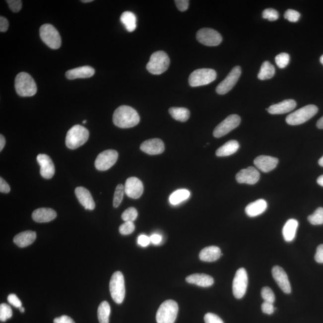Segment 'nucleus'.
Here are the masks:
<instances>
[{"label":"nucleus","instance_id":"nucleus-48","mask_svg":"<svg viewBox=\"0 0 323 323\" xmlns=\"http://www.w3.org/2000/svg\"><path fill=\"white\" fill-rule=\"evenodd\" d=\"M261 310H262L263 313L270 315V314H272L274 312L275 308L273 304L270 303V302H264L261 305Z\"/></svg>","mask_w":323,"mask_h":323},{"label":"nucleus","instance_id":"nucleus-33","mask_svg":"<svg viewBox=\"0 0 323 323\" xmlns=\"http://www.w3.org/2000/svg\"><path fill=\"white\" fill-rule=\"evenodd\" d=\"M275 72L274 66L269 61H264L261 66L258 77L261 80L270 79L273 77Z\"/></svg>","mask_w":323,"mask_h":323},{"label":"nucleus","instance_id":"nucleus-51","mask_svg":"<svg viewBox=\"0 0 323 323\" xmlns=\"http://www.w3.org/2000/svg\"><path fill=\"white\" fill-rule=\"evenodd\" d=\"M150 242V238L146 235H141L138 238V244L142 247H147Z\"/></svg>","mask_w":323,"mask_h":323},{"label":"nucleus","instance_id":"nucleus-57","mask_svg":"<svg viewBox=\"0 0 323 323\" xmlns=\"http://www.w3.org/2000/svg\"><path fill=\"white\" fill-rule=\"evenodd\" d=\"M317 127L319 129H323V116L317 121Z\"/></svg>","mask_w":323,"mask_h":323},{"label":"nucleus","instance_id":"nucleus-14","mask_svg":"<svg viewBox=\"0 0 323 323\" xmlns=\"http://www.w3.org/2000/svg\"><path fill=\"white\" fill-rule=\"evenodd\" d=\"M241 68L240 66H236L233 68L227 77L217 86L216 92L218 94L225 95L234 88L241 76Z\"/></svg>","mask_w":323,"mask_h":323},{"label":"nucleus","instance_id":"nucleus-56","mask_svg":"<svg viewBox=\"0 0 323 323\" xmlns=\"http://www.w3.org/2000/svg\"><path fill=\"white\" fill-rule=\"evenodd\" d=\"M5 144V139L2 134L0 135V151L3 149Z\"/></svg>","mask_w":323,"mask_h":323},{"label":"nucleus","instance_id":"nucleus-47","mask_svg":"<svg viewBox=\"0 0 323 323\" xmlns=\"http://www.w3.org/2000/svg\"><path fill=\"white\" fill-rule=\"evenodd\" d=\"M7 301L11 305L16 308H20L22 307V302L15 294H10L7 297Z\"/></svg>","mask_w":323,"mask_h":323},{"label":"nucleus","instance_id":"nucleus-26","mask_svg":"<svg viewBox=\"0 0 323 323\" xmlns=\"http://www.w3.org/2000/svg\"><path fill=\"white\" fill-rule=\"evenodd\" d=\"M222 252L219 247L209 246L205 247L200 252L199 257L200 260L206 262H212L219 259L222 256Z\"/></svg>","mask_w":323,"mask_h":323},{"label":"nucleus","instance_id":"nucleus-62","mask_svg":"<svg viewBox=\"0 0 323 323\" xmlns=\"http://www.w3.org/2000/svg\"><path fill=\"white\" fill-rule=\"evenodd\" d=\"M320 62H321V63H322V64H323V55H322V56L321 57V58H320Z\"/></svg>","mask_w":323,"mask_h":323},{"label":"nucleus","instance_id":"nucleus-4","mask_svg":"<svg viewBox=\"0 0 323 323\" xmlns=\"http://www.w3.org/2000/svg\"><path fill=\"white\" fill-rule=\"evenodd\" d=\"M170 64V58L164 51H158L151 55L146 68L150 73L160 75L167 70Z\"/></svg>","mask_w":323,"mask_h":323},{"label":"nucleus","instance_id":"nucleus-8","mask_svg":"<svg viewBox=\"0 0 323 323\" xmlns=\"http://www.w3.org/2000/svg\"><path fill=\"white\" fill-rule=\"evenodd\" d=\"M110 292L112 298L116 304L123 302L125 296V280L120 271L113 273L110 282Z\"/></svg>","mask_w":323,"mask_h":323},{"label":"nucleus","instance_id":"nucleus-61","mask_svg":"<svg viewBox=\"0 0 323 323\" xmlns=\"http://www.w3.org/2000/svg\"><path fill=\"white\" fill-rule=\"evenodd\" d=\"M19 310H20V312H21L22 313H24L25 308L24 307H21L19 308Z\"/></svg>","mask_w":323,"mask_h":323},{"label":"nucleus","instance_id":"nucleus-32","mask_svg":"<svg viewBox=\"0 0 323 323\" xmlns=\"http://www.w3.org/2000/svg\"><path fill=\"white\" fill-rule=\"evenodd\" d=\"M169 113L175 120L182 122L187 121L191 115L189 110L183 107L170 108L169 109Z\"/></svg>","mask_w":323,"mask_h":323},{"label":"nucleus","instance_id":"nucleus-44","mask_svg":"<svg viewBox=\"0 0 323 323\" xmlns=\"http://www.w3.org/2000/svg\"><path fill=\"white\" fill-rule=\"evenodd\" d=\"M300 17H301V14L295 10L289 9L284 13V18L291 22H298Z\"/></svg>","mask_w":323,"mask_h":323},{"label":"nucleus","instance_id":"nucleus-22","mask_svg":"<svg viewBox=\"0 0 323 323\" xmlns=\"http://www.w3.org/2000/svg\"><path fill=\"white\" fill-rule=\"evenodd\" d=\"M296 106V102L295 100L289 99V100H284L281 103L272 105L267 110L271 115L285 114V113L292 112L295 109Z\"/></svg>","mask_w":323,"mask_h":323},{"label":"nucleus","instance_id":"nucleus-9","mask_svg":"<svg viewBox=\"0 0 323 323\" xmlns=\"http://www.w3.org/2000/svg\"><path fill=\"white\" fill-rule=\"evenodd\" d=\"M41 39L48 47L58 49L61 46V38L59 32L53 25L45 24L40 28Z\"/></svg>","mask_w":323,"mask_h":323},{"label":"nucleus","instance_id":"nucleus-45","mask_svg":"<svg viewBox=\"0 0 323 323\" xmlns=\"http://www.w3.org/2000/svg\"><path fill=\"white\" fill-rule=\"evenodd\" d=\"M7 2L10 10L13 12L17 13L21 10L22 2L20 0H8Z\"/></svg>","mask_w":323,"mask_h":323},{"label":"nucleus","instance_id":"nucleus-49","mask_svg":"<svg viewBox=\"0 0 323 323\" xmlns=\"http://www.w3.org/2000/svg\"><path fill=\"white\" fill-rule=\"evenodd\" d=\"M175 3L180 11H185L188 10L189 1L188 0H176Z\"/></svg>","mask_w":323,"mask_h":323},{"label":"nucleus","instance_id":"nucleus-34","mask_svg":"<svg viewBox=\"0 0 323 323\" xmlns=\"http://www.w3.org/2000/svg\"><path fill=\"white\" fill-rule=\"evenodd\" d=\"M190 195V192L187 189H179L171 194L169 200L172 205H176L188 199Z\"/></svg>","mask_w":323,"mask_h":323},{"label":"nucleus","instance_id":"nucleus-10","mask_svg":"<svg viewBox=\"0 0 323 323\" xmlns=\"http://www.w3.org/2000/svg\"><path fill=\"white\" fill-rule=\"evenodd\" d=\"M249 279L246 270L243 267L238 269L233 281V294L237 299L243 298L247 292Z\"/></svg>","mask_w":323,"mask_h":323},{"label":"nucleus","instance_id":"nucleus-39","mask_svg":"<svg viewBox=\"0 0 323 323\" xmlns=\"http://www.w3.org/2000/svg\"><path fill=\"white\" fill-rule=\"evenodd\" d=\"M138 217L137 210L135 208L130 207L125 210L122 214V219L125 222H133Z\"/></svg>","mask_w":323,"mask_h":323},{"label":"nucleus","instance_id":"nucleus-17","mask_svg":"<svg viewBox=\"0 0 323 323\" xmlns=\"http://www.w3.org/2000/svg\"><path fill=\"white\" fill-rule=\"evenodd\" d=\"M40 166V174L45 179H51L55 173V165L50 157L45 154H40L37 157Z\"/></svg>","mask_w":323,"mask_h":323},{"label":"nucleus","instance_id":"nucleus-36","mask_svg":"<svg viewBox=\"0 0 323 323\" xmlns=\"http://www.w3.org/2000/svg\"><path fill=\"white\" fill-rule=\"evenodd\" d=\"M308 222L313 225H321L323 224V208L316 209L313 214L308 217Z\"/></svg>","mask_w":323,"mask_h":323},{"label":"nucleus","instance_id":"nucleus-16","mask_svg":"<svg viewBox=\"0 0 323 323\" xmlns=\"http://www.w3.org/2000/svg\"><path fill=\"white\" fill-rule=\"evenodd\" d=\"M260 173L255 167H250L241 170L236 175V180L240 184L255 185L259 180Z\"/></svg>","mask_w":323,"mask_h":323},{"label":"nucleus","instance_id":"nucleus-37","mask_svg":"<svg viewBox=\"0 0 323 323\" xmlns=\"http://www.w3.org/2000/svg\"><path fill=\"white\" fill-rule=\"evenodd\" d=\"M125 193V186L121 184L117 186L115 192L114 197H113V206L115 208H118L121 205Z\"/></svg>","mask_w":323,"mask_h":323},{"label":"nucleus","instance_id":"nucleus-41","mask_svg":"<svg viewBox=\"0 0 323 323\" xmlns=\"http://www.w3.org/2000/svg\"><path fill=\"white\" fill-rule=\"evenodd\" d=\"M261 295L262 297L264 302H270L273 304L275 302V297L273 291L269 287H264L262 288L261 292Z\"/></svg>","mask_w":323,"mask_h":323},{"label":"nucleus","instance_id":"nucleus-1","mask_svg":"<svg viewBox=\"0 0 323 323\" xmlns=\"http://www.w3.org/2000/svg\"><path fill=\"white\" fill-rule=\"evenodd\" d=\"M140 118L137 112L131 107L122 106L115 110L113 116V123L121 128L134 127L139 124Z\"/></svg>","mask_w":323,"mask_h":323},{"label":"nucleus","instance_id":"nucleus-29","mask_svg":"<svg viewBox=\"0 0 323 323\" xmlns=\"http://www.w3.org/2000/svg\"><path fill=\"white\" fill-rule=\"evenodd\" d=\"M298 227V220L292 219L287 221L283 229V235L285 241L291 242L295 239Z\"/></svg>","mask_w":323,"mask_h":323},{"label":"nucleus","instance_id":"nucleus-35","mask_svg":"<svg viewBox=\"0 0 323 323\" xmlns=\"http://www.w3.org/2000/svg\"><path fill=\"white\" fill-rule=\"evenodd\" d=\"M111 308L107 301L101 302L98 308V319L100 323H109Z\"/></svg>","mask_w":323,"mask_h":323},{"label":"nucleus","instance_id":"nucleus-20","mask_svg":"<svg viewBox=\"0 0 323 323\" xmlns=\"http://www.w3.org/2000/svg\"><path fill=\"white\" fill-rule=\"evenodd\" d=\"M254 164L258 170L263 173H269L276 167L278 159L274 157L261 155L255 159Z\"/></svg>","mask_w":323,"mask_h":323},{"label":"nucleus","instance_id":"nucleus-55","mask_svg":"<svg viewBox=\"0 0 323 323\" xmlns=\"http://www.w3.org/2000/svg\"><path fill=\"white\" fill-rule=\"evenodd\" d=\"M151 242L153 244H159L161 243L162 237L159 234H153L150 237Z\"/></svg>","mask_w":323,"mask_h":323},{"label":"nucleus","instance_id":"nucleus-28","mask_svg":"<svg viewBox=\"0 0 323 323\" xmlns=\"http://www.w3.org/2000/svg\"><path fill=\"white\" fill-rule=\"evenodd\" d=\"M267 207V202L265 200L260 199L256 201L249 203L246 206V212L250 217H255L263 214Z\"/></svg>","mask_w":323,"mask_h":323},{"label":"nucleus","instance_id":"nucleus-30","mask_svg":"<svg viewBox=\"0 0 323 323\" xmlns=\"http://www.w3.org/2000/svg\"><path fill=\"white\" fill-rule=\"evenodd\" d=\"M240 144L236 140L229 141L218 148L215 155L218 157L228 156L233 155L239 149Z\"/></svg>","mask_w":323,"mask_h":323},{"label":"nucleus","instance_id":"nucleus-5","mask_svg":"<svg viewBox=\"0 0 323 323\" xmlns=\"http://www.w3.org/2000/svg\"><path fill=\"white\" fill-rule=\"evenodd\" d=\"M179 312V306L173 300H168L162 303L157 312L158 323H174Z\"/></svg>","mask_w":323,"mask_h":323},{"label":"nucleus","instance_id":"nucleus-63","mask_svg":"<svg viewBox=\"0 0 323 323\" xmlns=\"http://www.w3.org/2000/svg\"><path fill=\"white\" fill-rule=\"evenodd\" d=\"M86 122H87L86 120H85V121H83V124H85L86 123Z\"/></svg>","mask_w":323,"mask_h":323},{"label":"nucleus","instance_id":"nucleus-21","mask_svg":"<svg viewBox=\"0 0 323 323\" xmlns=\"http://www.w3.org/2000/svg\"><path fill=\"white\" fill-rule=\"evenodd\" d=\"M75 194L78 201L84 206V208L88 209V210H93L95 209L94 200L88 189L83 187H78L75 189Z\"/></svg>","mask_w":323,"mask_h":323},{"label":"nucleus","instance_id":"nucleus-2","mask_svg":"<svg viewBox=\"0 0 323 323\" xmlns=\"http://www.w3.org/2000/svg\"><path fill=\"white\" fill-rule=\"evenodd\" d=\"M16 92L20 97H30L36 95L37 88L33 78L27 72H20L14 82Z\"/></svg>","mask_w":323,"mask_h":323},{"label":"nucleus","instance_id":"nucleus-58","mask_svg":"<svg viewBox=\"0 0 323 323\" xmlns=\"http://www.w3.org/2000/svg\"><path fill=\"white\" fill-rule=\"evenodd\" d=\"M317 183L320 186H322L323 187V174L322 176H320L318 179H317Z\"/></svg>","mask_w":323,"mask_h":323},{"label":"nucleus","instance_id":"nucleus-12","mask_svg":"<svg viewBox=\"0 0 323 323\" xmlns=\"http://www.w3.org/2000/svg\"><path fill=\"white\" fill-rule=\"evenodd\" d=\"M240 123L241 118L239 116L230 115L215 127L213 135L215 138L222 137L239 126Z\"/></svg>","mask_w":323,"mask_h":323},{"label":"nucleus","instance_id":"nucleus-31","mask_svg":"<svg viewBox=\"0 0 323 323\" xmlns=\"http://www.w3.org/2000/svg\"><path fill=\"white\" fill-rule=\"evenodd\" d=\"M121 21L127 30L133 32L136 28V17L134 13L130 11H125L121 16Z\"/></svg>","mask_w":323,"mask_h":323},{"label":"nucleus","instance_id":"nucleus-13","mask_svg":"<svg viewBox=\"0 0 323 323\" xmlns=\"http://www.w3.org/2000/svg\"><path fill=\"white\" fill-rule=\"evenodd\" d=\"M118 153L114 150H107L99 154L95 160V166L98 171H107L116 164Z\"/></svg>","mask_w":323,"mask_h":323},{"label":"nucleus","instance_id":"nucleus-38","mask_svg":"<svg viewBox=\"0 0 323 323\" xmlns=\"http://www.w3.org/2000/svg\"><path fill=\"white\" fill-rule=\"evenodd\" d=\"M12 310H11L9 305L6 304H1L0 305V320H1V322L7 321L8 319L12 317Z\"/></svg>","mask_w":323,"mask_h":323},{"label":"nucleus","instance_id":"nucleus-6","mask_svg":"<svg viewBox=\"0 0 323 323\" xmlns=\"http://www.w3.org/2000/svg\"><path fill=\"white\" fill-rule=\"evenodd\" d=\"M318 107L310 104L301 108L287 116L286 121L290 125H299L305 123L318 112Z\"/></svg>","mask_w":323,"mask_h":323},{"label":"nucleus","instance_id":"nucleus-18","mask_svg":"<svg viewBox=\"0 0 323 323\" xmlns=\"http://www.w3.org/2000/svg\"><path fill=\"white\" fill-rule=\"evenodd\" d=\"M272 274L276 283L284 293L289 294L292 292V288L287 273L282 267L279 266L273 267Z\"/></svg>","mask_w":323,"mask_h":323},{"label":"nucleus","instance_id":"nucleus-52","mask_svg":"<svg viewBox=\"0 0 323 323\" xmlns=\"http://www.w3.org/2000/svg\"><path fill=\"white\" fill-rule=\"evenodd\" d=\"M10 191V188L7 183L1 177L0 178V192L3 194L9 193Z\"/></svg>","mask_w":323,"mask_h":323},{"label":"nucleus","instance_id":"nucleus-7","mask_svg":"<svg viewBox=\"0 0 323 323\" xmlns=\"http://www.w3.org/2000/svg\"><path fill=\"white\" fill-rule=\"evenodd\" d=\"M217 77V73L214 69L200 68L192 72L189 78V83L192 87L206 85L212 82Z\"/></svg>","mask_w":323,"mask_h":323},{"label":"nucleus","instance_id":"nucleus-43","mask_svg":"<svg viewBox=\"0 0 323 323\" xmlns=\"http://www.w3.org/2000/svg\"><path fill=\"white\" fill-rule=\"evenodd\" d=\"M263 17L264 19H267L269 21H275L278 19L279 14L277 11L273 8H266L263 11Z\"/></svg>","mask_w":323,"mask_h":323},{"label":"nucleus","instance_id":"nucleus-27","mask_svg":"<svg viewBox=\"0 0 323 323\" xmlns=\"http://www.w3.org/2000/svg\"><path fill=\"white\" fill-rule=\"evenodd\" d=\"M37 237L36 233L27 231L19 233L14 237L13 242L20 248H24L33 244Z\"/></svg>","mask_w":323,"mask_h":323},{"label":"nucleus","instance_id":"nucleus-25","mask_svg":"<svg viewBox=\"0 0 323 323\" xmlns=\"http://www.w3.org/2000/svg\"><path fill=\"white\" fill-rule=\"evenodd\" d=\"M186 281L188 283L195 284L202 287H208L212 286L214 280L212 276L204 273H194L186 277Z\"/></svg>","mask_w":323,"mask_h":323},{"label":"nucleus","instance_id":"nucleus-19","mask_svg":"<svg viewBox=\"0 0 323 323\" xmlns=\"http://www.w3.org/2000/svg\"><path fill=\"white\" fill-rule=\"evenodd\" d=\"M140 149L148 155H159L164 152L165 145L161 139H150L142 142L140 145Z\"/></svg>","mask_w":323,"mask_h":323},{"label":"nucleus","instance_id":"nucleus-11","mask_svg":"<svg viewBox=\"0 0 323 323\" xmlns=\"http://www.w3.org/2000/svg\"><path fill=\"white\" fill-rule=\"evenodd\" d=\"M196 39L201 44L207 46H217L222 42V37L213 29L205 28L197 32Z\"/></svg>","mask_w":323,"mask_h":323},{"label":"nucleus","instance_id":"nucleus-60","mask_svg":"<svg viewBox=\"0 0 323 323\" xmlns=\"http://www.w3.org/2000/svg\"><path fill=\"white\" fill-rule=\"evenodd\" d=\"M93 0H83V1H81V2H84V3H86V2H91Z\"/></svg>","mask_w":323,"mask_h":323},{"label":"nucleus","instance_id":"nucleus-53","mask_svg":"<svg viewBox=\"0 0 323 323\" xmlns=\"http://www.w3.org/2000/svg\"><path fill=\"white\" fill-rule=\"evenodd\" d=\"M54 323H75L71 317L67 316H63L58 318L55 319Z\"/></svg>","mask_w":323,"mask_h":323},{"label":"nucleus","instance_id":"nucleus-15","mask_svg":"<svg viewBox=\"0 0 323 323\" xmlns=\"http://www.w3.org/2000/svg\"><path fill=\"white\" fill-rule=\"evenodd\" d=\"M144 187L141 180L132 177L127 180L125 185V193L132 199H138L143 194Z\"/></svg>","mask_w":323,"mask_h":323},{"label":"nucleus","instance_id":"nucleus-42","mask_svg":"<svg viewBox=\"0 0 323 323\" xmlns=\"http://www.w3.org/2000/svg\"><path fill=\"white\" fill-rule=\"evenodd\" d=\"M135 226L132 222H126L119 227V232L122 235H128L135 231Z\"/></svg>","mask_w":323,"mask_h":323},{"label":"nucleus","instance_id":"nucleus-46","mask_svg":"<svg viewBox=\"0 0 323 323\" xmlns=\"http://www.w3.org/2000/svg\"><path fill=\"white\" fill-rule=\"evenodd\" d=\"M204 320L205 323H224L219 316L212 313L205 314Z\"/></svg>","mask_w":323,"mask_h":323},{"label":"nucleus","instance_id":"nucleus-40","mask_svg":"<svg viewBox=\"0 0 323 323\" xmlns=\"http://www.w3.org/2000/svg\"><path fill=\"white\" fill-rule=\"evenodd\" d=\"M290 61V56L286 53H281L276 55L275 63L279 68L286 67Z\"/></svg>","mask_w":323,"mask_h":323},{"label":"nucleus","instance_id":"nucleus-23","mask_svg":"<svg viewBox=\"0 0 323 323\" xmlns=\"http://www.w3.org/2000/svg\"><path fill=\"white\" fill-rule=\"evenodd\" d=\"M95 74V69L90 66H80L76 68L69 69L66 72L65 76L69 80L76 78H86L91 77Z\"/></svg>","mask_w":323,"mask_h":323},{"label":"nucleus","instance_id":"nucleus-24","mask_svg":"<svg viewBox=\"0 0 323 323\" xmlns=\"http://www.w3.org/2000/svg\"><path fill=\"white\" fill-rule=\"evenodd\" d=\"M57 216V212L51 208H41L36 209L32 214L33 219L37 223L51 222Z\"/></svg>","mask_w":323,"mask_h":323},{"label":"nucleus","instance_id":"nucleus-3","mask_svg":"<svg viewBox=\"0 0 323 323\" xmlns=\"http://www.w3.org/2000/svg\"><path fill=\"white\" fill-rule=\"evenodd\" d=\"M89 136V130L86 128L79 125H74L66 133V146L72 150L76 149L86 143L88 140Z\"/></svg>","mask_w":323,"mask_h":323},{"label":"nucleus","instance_id":"nucleus-54","mask_svg":"<svg viewBox=\"0 0 323 323\" xmlns=\"http://www.w3.org/2000/svg\"><path fill=\"white\" fill-rule=\"evenodd\" d=\"M8 22L5 17L3 16L0 17V31L1 33H4L7 31L8 28Z\"/></svg>","mask_w":323,"mask_h":323},{"label":"nucleus","instance_id":"nucleus-59","mask_svg":"<svg viewBox=\"0 0 323 323\" xmlns=\"http://www.w3.org/2000/svg\"><path fill=\"white\" fill-rule=\"evenodd\" d=\"M319 164L323 167V156L319 159Z\"/></svg>","mask_w":323,"mask_h":323},{"label":"nucleus","instance_id":"nucleus-50","mask_svg":"<svg viewBox=\"0 0 323 323\" xmlns=\"http://www.w3.org/2000/svg\"><path fill=\"white\" fill-rule=\"evenodd\" d=\"M315 260L317 263H323V244L317 247Z\"/></svg>","mask_w":323,"mask_h":323}]
</instances>
